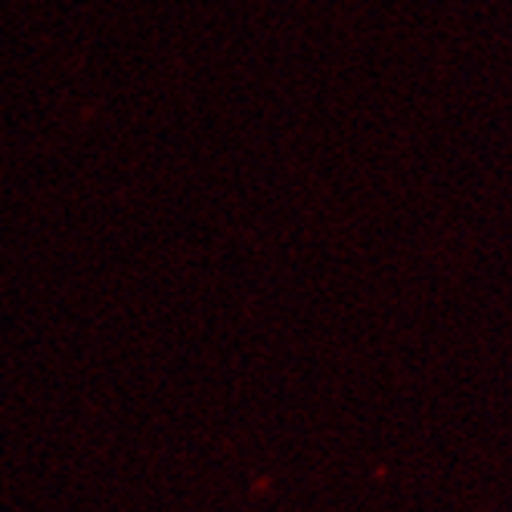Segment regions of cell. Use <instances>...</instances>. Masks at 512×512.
Segmentation results:
<instances>
[]
</instances>
